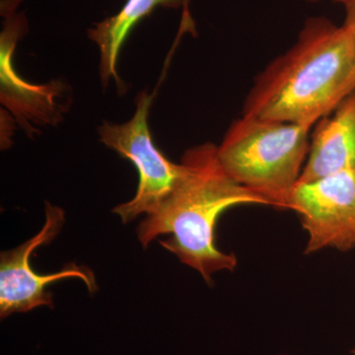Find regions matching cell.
<instances>
[{
  "label": "cell",
  "instance_id": "cell-3",
  "mask_svg": "<svg viewBox=\"0 0 355 355\" xmlns=\"http://www.w3.org/2000/svg\"><path fill=\"white\" fill-rule=\"evenodd\" d=\"M312 128L242 114L217 146V159L237 183L265 198L270 207L288 209L309 154Z\"/></svg>",
  "mask_w": 355,
  "mask_h": 355
},
{
  "label": "cell",
  "instance_id": "cell-10",
  "mask_svg": "<svg viewBox=\"0 0 355 355\" xmlns=\"http://www.w3.org/2000/svg\"><path fill=\"white\" fill-rule=\"evenodd\" d=\"M343 6L345 8V20L343 24L349 28L355 41V0L343 4Z\"/></svg>",
  "mask_w": 355,
  "mask_h": 355
},
{
  "label": "cell",
  "instance_id": "cell-1",
  "mask_svg": "<svg viewBox=\"0 0 355 355\" xmlns=\"http://www.w3.org/2000/svg\"><path fill=\"white\" fill-rule=\"evenodd\" d=\"M355 90V41L345 24L308 18L293 46L261 72L243 116L313 128Z\"/></svg>",
  "mask_w": 355,
  "mask_h": 355
},
{
  "label": "cell",
  "instance_id": "cell-6",
  "mask_svg": "<svg viewBox=\"0 0 355 355\" xmlns=\"http://www.w3.org/2000/svg\"><path fill=\"white\" fill-rule=\"evenodd\" d=\"M288 209L300 217L308 234L305 254L331 249H355V170L331 173L298 182Z\"/></svg>",
  "mask_w": 355,
  "mask_h": 355
},
{
  "label": "cell",
  "instance_id": "cell-7",
  "mask_svg": "<svg viewBox=\"0 0 355 355\" xmlns=\"http://www.w3.org/2000/svg\"><path fill=\"white\" fill-rule=\"evenodd\" d=\"M23 0H1L3 28L0 35V69H1V103L10 109L18 123L27 130L36 127L55 125L62 120L65 108L58 103L62 93V84L58 81L34 85L27 83L13 67V53L16 44L28 32V20L17 8Z\"/></svg>",
  "mask_w": 355,
  "mask_h": 355
},
{
  "label": "cell",
  "instance_id": "cell-2",
  "mask_svg": "<svg viewBox=\"0 0 355 355\" xmlns=\"http://www.w3.org/2000/svg\"><path fill=\"white\" fill-rule=\"evenodd\" d=\"M217 146L211 142L188 149L182 158L183 174L177 186L155 212L137 227L146 248L160 235V241L184 265L198 270L212 284L214 273L235 270L234 254L217 249L214 230L219 217L239 205H268V200L237 183L222 169Z\"/></svg>",
  "mask_w": 355,
  "mask_h": 355
},
{
  "label": "cell",
  "instance_id": "cell-4",
  "mask_svg": "<svg viewBox=\"0 0 355 355\" xmlns=\"http://www.w3.org/2000/svg\"><path fill=\"white\" fill-rule=\"evenodd\" d=\"M153 98L147 92L139 93L135 99L137 110L130 121L121 125L106 121L98 128L100 141L130 161L139 173L135 197L114 209L123 223L155 212L183 174V166L170 161L154 144L148 125Z\"/></svg>",
  "mask_w": 355,
  "mask_h": 355
},
{
  "label": "cell",
  "instance_id": "cell-5",
  "mask_svg": "<svg viewBox=\"0 0 355 355\" xmlns=\"http://www.w3.org/2000/svg\"><path fill=\"white\" fill-rule=\"evenodd\" d=\"M46 220L43 227L22 245L0 254V317L27 313L36 308L53 307V295L46 287L65 279L83 280L89 292L98 286L95 275L87 266L67 263L60 272L39 275L30 265V258L38 248L49 245L62 230L65 222L64 210L51 203L44 205Z\"/></svg>",
  "mask_w": 355,
  "mask_h": 355
},
{
  "label": "cell",
  "instance_id": "cell-12",
  "mask_svg": "<svg viewBox=\"0 0 355 355\" xmlns=\"http://www.w3.org/2000/svg\"><path fill=\"white\" fill-rule=\"evenodd\" d=\"M352 355H355V349L352 352Z\"/></svg>",
  "mask_w": 355,
  "mask_h": 355
},
{
  "label": "cell",
  "instance_id": "cell-11",
  "mask_svg": "<svg viewBox=\"0 0 355 355\" xmlns=\"http://www.w3.org/2000/svg\"><path fill=\"white\" fill-rule=\"evenodd\" d=\"M306 1H318V0H306ZM336 1L345 4L347 3V2L352 1V0H336Z\"/></svg>",
  "mask_w": 355,
  "mask_h": 355
},
{
  "label": "cell",
  "instance_id": "cell-9",
  "mask_svg": "<svg viewBox=\"0 0 355 355\" xmlns=\"http://www.w3.org/2000/svg\"><path fill=\"white\" fill-rule=\"evenodd\" d=\"M187 2L188 0H127L118 13L89 29V39L99 49L100 77L104 87L109 85L112 79H114L119 89L123 91L125 87L119 76L116 64L121 48L133 28L157 7L179 8L186 6Z\"/></svg>",
  "mask_w": 355,
  "mask_h": 355
},
{
  "label": "cell",
  "instance_id": "cell-8",
  "mask_svg": "<svg viewBox=\"0 0 355 355\" xmlns=\"http://www.w3.org/2000/svg\"><path fill=\"white\" fill-rule=\"evenodd\" d=\"M345 170H355V90L318 121L298 182Z\"/></svg>",
  "mask_w": 355,
  "mask_h": 355
}]
</instances>
